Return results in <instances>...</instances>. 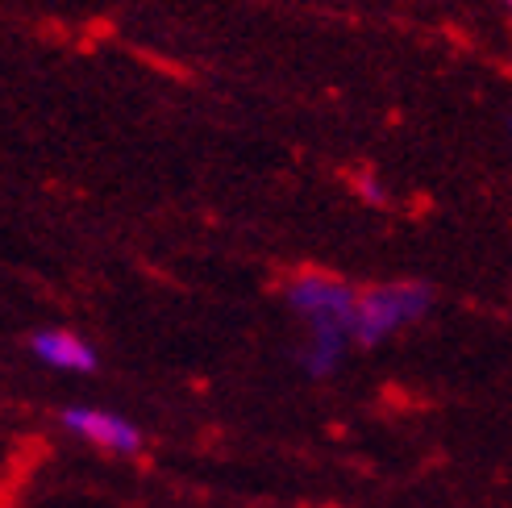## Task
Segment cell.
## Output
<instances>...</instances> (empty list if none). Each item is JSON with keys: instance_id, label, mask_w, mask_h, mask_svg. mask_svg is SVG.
Here are the masks:
<instances>
[{"instance_id": "obj_1", "label": "cell", "mask_w": 512, "mask_h": 508, "mask_svg": "<svg viewBox=\"0 0 512 508\" xmlns=\"http://www.w3.org/2000/svg\"><path fill=\"white\" fill-rule=\"evenodd\" d=\"M288 304L313 334V346H309V354H304V367H309L313 375L334 371L342 350H346V338H354L358 296L329 275H300L288 284Z\"/></svg>"}, {"instance_id": "obj_2", "label": "cell", "mask_w": 512, "mask_h": 508, "mask_svg": "<svg viewBox=\"0 0 512 508\" xmlns=\"http://www.w3.org/2000/svg\"><path fill=\"white\" fill-rule=\"evenodd\" d=\"M433 304V292L425 284H383L358 296L354 304V338L358 342H383L388 334H396L400 325L425 317V309Z\"/></svg>"}, {"instance_id": "obj_3", "label": "cell", "mask_w": 512, "mask_h": 508, "mask_svg": "<svg viewBox=\"0 0 512 508\" xmlns=\"http://www.w3.org/2000/svg\"><path fill=\"white\" fill-rule=\"evenodd\" d=\"M63 425L71 434H80L105 450H117V454H134L142 446V434L134 421H125L117 413H105V409H88V404H75V409H63Z\"/></svg>"}, {"instance_id": "obj_4", "label": "cell", "mask_w": 512, "mask_h": 508, "mask_svg": "<svg viewBox=\"0 0 512 508\" xmlns=\"http://www.w3.org/2000/svg\"><path fill=\"white\" fill-rule=\"evenodd\" d=\"M30 350L59 371H96V350L80 334H67V329H38L30 338Z\"/></svg>"}, {"instance_id": "obj_5", "label": "cell", "mask_w": 512, "mask_h": 508, "mask_svg": "<svg viewBox=\"0 0 512 508\" xmlns=\"http://www.w3.org/2000/svg\"><path fill=\"white\" fill-rule=\"evenodd\" d=\"M508 5H512V0H508Z\"/></svg>"}, {"instance_id": "obj_6", "label": "cell", "mask_w": 512, "mask_h": 508, "mask_svg": "<svg viewBox=\"0 0 512 508\" xmlns=\"http://www.w3.org/2000/svg\"><path fill=\"white\" fill-rule=\"evenodd\" d=\"M508 125H512V121H508Z\"/></svg>"}]
</instances>
